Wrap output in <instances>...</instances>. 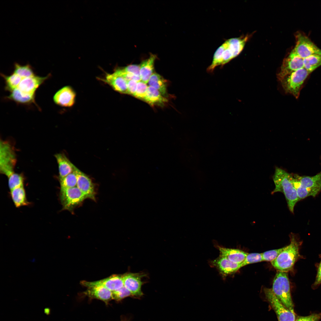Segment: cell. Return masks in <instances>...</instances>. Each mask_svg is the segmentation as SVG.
<instances>
[{
	"label": "cell",
	"instance_id": "8",
	"mask_svg": "<svg viewBox=\"0 0 321 321\" xmlns=\"http://www.w3.org/2000/svg\"><path fill=\"white\" fill-rule=\"evenodd\" d=\"M59 197L63 209L70 211L86 199L76 186L70 188H60Z\"/></svg>",
	"mask_w": 321,
	"mask_h": 321
},
{
	"label": "cell",
	"instance_id": "28",
	"mask_svg": "<svg viewBox=\"0 0 321 321\" xmlns=\"http://www.w3.org/2000/svg\"><path fill=\"white\" fill-rule=\"evenodd\" d=\"M1 74L5 80V89L11 92L18 87L22 79L21 77L14 73L9 76L3 74Z\"/></svg>",
	"mask_w": 321,
	"mask_h": 321
},
{
	"label": "cell",
	"instance_id": "1",
	"mask_svg": "<svg viewBox=\"0 0 321 321\" xmlns=\"http://www.w3.org/2000/svg\"><path fill=\"white\" fill-rule=\"evenodd\" d=\"M292 175L284 170L277 168L273 176L275 188L272 194L277 192L283 193L290 211L294 213V207L299 201L296 190L292 183Z\"/></svg>",
	"mask_w": 321,
	"mask_h": 321
},
{
	"label": "cell",
	"instance_id": "10",
	"mask_svg": "<svg viewBox=\"0 0 321 321\" xmlns=\"http://www.w3.org/2000/svg\"><path fill=\"white\" fill-rule=\"evenodd\" d=\"M296 43L292 51L303 59L314 55H321V49L306 36L301 33L296 35Z\"/></svg>",
	"mask_w": 321,
	"mask_h": 321
},
{
	"label": "cell",
	"instance_id": "37",
	"mask_svg": "<svg viewBox=\"0 0 321 321\" xmlns=\"http://www.w3.org/2000/svg\"><path fill=\"white\" fill-rule=\"evenodd\" d=\"M321 319V312L313 314L306 316L300 317L295 321H319Z\"/></svg>",
	"mask_w": 321,
	"mask_h": 321
},
{
	"label": "cell",
	"instance_id": "25",
	"mask_svg": "<svg viewBox=\"0 0 321 321\" xmlns=\"http://www.w3.org/2000/svg\"><path fill=\"white\" fill-rule=\"evenodd\" d=\"M148 83L150 86L158 90L165 97L168 96L166 81L160 75L153 73L150 78Z\"/></svg>",
	"mask_w": 321,
	"mask_h": 321
},
{
	"label": "cell",
	"instance_id": "22",
	"mask_svg": "<svg viewBox=\"0 0 321 321\" xmlns=\"http://www.w3.org/2000/svg\"><path fill=\"white\" fill-rule=\"evenodd\" d=\"M88 297L107 302L112 300V292L101 286H94L87 287L84 292Z\"/></svg>",
	"mask_w": 321,
	"mask_h": 321
},
{
	"label": "cell",
	"instance_id": "27",
	"mask_svg": "<svg viewBox=\"0 0 321 321\" xmlns=\"http://www.w3.org/2000/svg\"><path fill=\"white\" fill-rule=\"evenodd\" d=\"M304 67L310 74L321 65V55H314L303 59Z\"/></svg>",
	"mask_w": 321,
	"mask_h": 321
},
{
	"label": "cell",
	"instance_id": "15",
	"mask_svg": "<svg viewBox=\"0 0 321 321\" xmlns=\"http://www.w3.org/2000/svg\"><path fill=\"white\" fill-rule=\"evenodd\" d=\"M76 94L70 86L60 89L55 94L53 100L57 105L63 107H70L75 102Z\"/></svg>",
	"mask_w": 321,
	"mask_h": 321
},
{
	"label": "cell",
	"instance_id": "20",
	"mask_svg": "<svg viewBox=\"0 0 321 321\" xmlns=\"http://www.w3.org/2000/svg\"><path fill=\"white\" fill-rule=\"evenodd\" d=\"M55 157L58 166L59 180L62 179L73 171L75 166L64 154L57 153L55 155Z\"/></svg>",
	"mask_w": 321,
	"mask_h": 321
},
{
	"label": "cell",
	"instance_id": "11",
	"mask_svg": "<svg viewBox=\"0 0 321 321\" xmlns=\"http://www.w3.org/2000/svg\"><path fill=\"white\" fill-rule=\"evenodd\" d=\"M303 67V59L292 50L289 56L284 60L280 70L277 74V78L280 81L288 75Z\"/></svg>",
	"mask_w": 321,
	"mask_h": 321
},
{
	"label": "cell",
	"instance_id": "14",
	"mask_svg": "<svg viewBox=\"0 0 321 321\" xmlns=\"http://www.w3.org/2000/svg\"><path fill=\"white\" fill-rule=\"evenodd\" d=\"M143 273H126L122 275L124 286L132 295L141 296L143 295L141 287L143 283L141 278L145 276Z\"/></svg>",
	"mask_w": 321,
	"mask_h": 321
},
{
	"label": "cell",
	"instance_id": "30",
	"mask_svg": "<svg viewBox=\"0 0 321 321\" xmlns=\"http://www.w3.org/2000/svg\"><path fill=\"white\" fill-rule=\"evenodd\" d=\"M59 180L61 188H70L76 186L77 178L74 170L72 172Z\"/></svg>",
	"mask_w": 321,
	"mask_h": 321
},
{
	"label": "cell",
	"instance_id": "17",
	"mask_svg": "<svg viewBox=\"0 0 321 321\" xmlns=\"http://www.w3.org/2000/svg\"><path fill=\"white\" fill-rule=\"evenodd\" d=\"M211 263L223 276H225L236 272L242 268L241 264L233 262L220 255L212 261Z\"/></svg>",
	"mask_w": 321,
	"mask_h": 321
},
{
	"label": "cell",
	"instance_id": "36",
	"mask_svg": "<svg viewBox=\"0 0 321 321\" xmlns=\"http://www.w3.org/2000/svg\"><path fill=\"white\" fill-rule=\"evenodd\" d=\"M121 68L123 71L126 72L130 73L136 75L140 77L139 65L135 64H130Z\"/></svg>",
	"mask_w": 321,
	"mask_h": 321
},
{
	"label": "cell",
	"instance_id": "21",
	"mask_svg": "<svg viewBox=\"0 0 321 321\" xmlns=\"http://www.w3.org/2000/svg\"><path fill=\"white\" fill-rule=\"evenodd\" d=\"M156 56L151 54L147 59L141 62L140 67V74L141 81L145 84L148 83L150 77L153 73L155 62Z\"/></svg>",
	"mask_w": 321,
	"mask_h": 321
},
{
	"label": "cell",
	"instance_id": "34",
	"mask_svg": "<svg viewBox=\"0 0 321 321\" xmlns=\"http://www.w3.org/2000/svg\"><path fill=\"white\" fill-rule=\"evenodd\" d=\"M132 294L124 286L122 288L112 292V300H119L127 297L130 296Z\"/></svg>",
	"mask_w": 321,
	"mask_h": 321
},
{
	"label": "cell",
	"instance_id": "31",
	"mask_svg": "<svg viewBox=\"0 0 321 321\" xmlns=\"http://www.w3.org/2000/svg\"><path fill=\"white\" fill-rule=\"evenodd\" d=\"M8 178V185L10 190L17 187L24 186V178L21 174L14 172Z\"/></svg>",
	"mask_w": 321,
	"mask_h": 321
},
{
	"label": "cell",
	"instance_id": "18",
	"mask_svg": "<svg viewBox=\"0 0 321 321\" xmlns=\"http://www.w3.org/2000/svg\"><path fill=\"white\" fill-rule=\"evenodd\" d=\"M103 80L114 90L121 93L127 94V81L115 72L106 74Z\"/></svg>",
	"mask_w": 321,
	"mask_h": 321
},
{
	"label": "cell",
	"instance_id": "24",
	"mask_svg": "<svg viewBox=\"0 0 321 321\" xmlns=\"http://www.w3.org/2000/svg\"><path fill=\"white\" fill-rule=\"evenodd\" d=\"M7 98L20 103L29 104L33 103H35V94L23 92L18 87L12 91Z\"/></svg>",
	"mask_w": 321,
	"mask_h": 321
},
{
	"label": "cell",
	"instance_id": "7",
	"mask_svg": "<svg viewBox=\"0 0 321 321\" xmlns=\"http://www.w3.org/2000/svg\"><path fill=\"white\" fill-rule=\"evenodd\" d=\"M309 74L303 67L288 75L280 81L286 93L291 94L298 98L302 86Z\"/></svg>",
	"mask_w": 321,
	"mask_h": 321
},
{
	"label": "cell",
	"instance_id": "40",
	"mask_svg": "<svg viewBox=\"0 0 321 321\" xmlns=\"http://www.w3.org/2000/svg\"><path fill=\"white\" fill-rule=\"evenodd\" d=\"M49 312H50V309H48V308H47V309H45V313L46 314H49Z\"/></svg>",
	"mask_w": 321,
	"mask_h": 321
},
{
	"label": "cell",
	"instance_id": "4",
	"mask_svg": "<svg viewBox=\"0 0 321 321\" xmlns=\"http://www.w3.org/2000/svg\"><path fill=\"white\" fill-rule=\"evenodd\" d=\"M292 180L299 201L315 197L321 190V172L312 176L292 175Z\"/></svg>",
	"mask_w": 321,
	"mask_h": 321
},
{
	"label": "cell",
	"instance_id": "13",
	"mask_svg": "<svg viewBox=\"0 0 321 321\" xmlns=\"http://www.w3.org/2000/svg\"><path fill=\"white\" fill-rule=\"evenodd\" d=\"M74 171L77 178L76 187L84 194L86 198L95 200V187L91 180L75 166Z\"/></svg>",
	"mask_w": 321,
	"mask_h": 321
},
{
	"label": "cell",
	"instance_id": "35",
	"mask_svg": "<svg viewBox=\"0 0 321 321\" xmlns=\"http://www.w3.org/2000/svg\"><path fill=\"white\" fill-rule=\"evenodd\" d=\"M148 86L146 84L141 81L137 82V87L134 96L144 100L146 96Z\"/></svg>",
	"mask_w": 321,
	"mask_h": 321
},
{
	"label": "cell",
	"instance_id": "33",
	"mask_svg": "<svg viewBox=\"0 0 321 321\" xmlns=\"http://www.w3.org/2000/svg\"><path fill=\"white\" fill-rule=\"evenodd\" d=\"M284 248V247L262 253L263 261L272 262L277 258Z\"/></svg>",
	"mask_w": 321,
	"mask_h": 321
},
{
	"label": "cell",
	"instance_id": "12",
	"mask_svg": "<svg viewBox=\"0 0 321 321\" xmlns=\"http://www.w3.org/2000/svg\"><path fill=\"white\" fill-rule=\"evenodd\" d=\"M81 284L88 287L94 286H101L111 292L116 290L124 286L122 275L113 274L107 278L96 281L89 282L82 281Z\"/></svg>",
	"mask_w": 321,
	"mask_h": 321
},
{
	"label": "cell",
	"instance_id": "5",
	"mask_svg": "<svg viewBox=\"0 0 321 321\" xmlns=\"http://www.w3.org/2000/svg\"><path fill=\"white\" fill-rule=\"evenodd\" d=\"M272 290L288 309L294 312L289 280L287 272L278 271L274 277Z\"/></svg>",
	"mask_w": 321,
	"mask_h": 321
},
{
	"label": "cell",
	"instance_id": "9",
	"mask_svg": "<svg viewBox=\"0 0 321 321\" xmlns=\"http://www.w3.org/2000/svg\"><path fill=\"white\" fill-rule=\"evenodd\" d=\"M264 291L266 299L277 315L278 321H295L294 312L284 306L273 293L271 288H265Z\"/></svg>",
	"mask_w": 321,
	"mask_h": 321
},
{
	"label": "cell",
	"instance_id": "29",
	"mask_svg": "<svg viewBox=\"0 0 321 321\" xmlns=\"http://www.w3.org/2000/svg\"><path fill=\"white\" fill-rule=\"evenodd\" d=\"M13 73L18 75L22 79L34 75L32 67L28 64L22 65L15 63Z\"/></svg>",
	"mask_w": 321,
	"mask_h": 321
},
{
	"label": "cell",
	"instance_id": "39",
	"mask_svg": "<svg viewBox=\"0 0 321 321\" xmlns=\"http://www.w3.org/2000/svg\"><path fill=\"white\" fill-rule=\"evenodd\" d=\"M321 284V259L319 263L317 273L313 286H316Z\"/></svg>",
	"mask_w": 321,
	"mask_h": 321
},
{
	"label": "cell",
	"instance_id": "3",
	"mask_svg": "<svg viewBox=\"0 0 321 321\" xmlns=\"http://www.w3.org/2000/svg\"><path fill=\"white\" fill-rule=\"evenodd\" d=\"M242 50L241 43L236 38L227 40L216 51L212 62L207 69V72L212 73L218 66L223 67L238 56Z\"/></svg>",
	"mask_w": 321,
	"mask_h": 321
},
{
	"label": "cell",
	"instance_id": "16",
	"mask_svg": "<svg viewBox=\"0 0 321 321\" xmlns=\"http://www.w3.org/2000/svg\"><path fill=\"white\" fill-rule=\"evenodd\" d=\"M50 76V74L44 77L34 75L32 76L23 78L18 88L23 92L35 94L37 89Z\"/></svg>",
	"mask_w": 321,
	"mask_h": 321
},
{
	"label": "cell",
	"instance_id": "6",
	"mask_svg": "<svg viewBox=\"0 0 321 321\" xmlns=\"http://www.w3.org/2000/svg\"><path fill=\"white\" fill-rule=\"evenodd\" d=\"M17 162L14 146L9 141L1 140L0 142V171L8 177L14 173Z\"/></svg>",
	"mask_w": 321,
	"mask_h": 321
},
{
	"label": "cell",
	"instance_id": "23",
	"mask_svg": "<svg viewBox=\"0 0 321 321\" xmlns=\"http://www.w3.org/2000/svg\"><path fill=\"white\" fill-rule=\"evenodd\" d=\"M144 100L152 106H162L168 101L166 97L155 89L148 86Z\"/></svg>",
	"mask_w": 321,
	"mask_h": 321
},
{
	"label": "cell",
	"instance_id": "2",
	"mask_svg": "<svg viewBox=\"0 0 321 321\" xmlns=\"http://www.w3.org/2000/svg\"><path fill=\"white\" fill-rule=\"evenodd\" d=\"M290 243L284 247L283 251L271 262L278 271L287 272L292 270L295 262L300 257L299 249L301 243L295 234L290 235Z\"/></svg>",
	"mask_w": 321,
	"mask_h": 321
},
{
	"label": "cell",
	"instance_id": "19",
	"mask_svg": "<svg viewBox=\"0 0 321 321\" xmlns=\"http://www.w3.org/2000/svg\"><path fill=\"white\" fill-rule=\"evenodd\" d=\"M220 255L235 263L241 264L248 253L241 250L218 246Z\"/></svg>",
	"mask_w": 321,
	"mask_h": 321
},
{
	"label": "cell",
	"instance_id": "38",
	"mask_svg": "<svg viewBox=\"0 0 321 321\" xmlns=\"http://www.w3.org/2000/svg\"><path fill=\"white\" fill-rule=\"evenodd\" d=\"M137 82L134 80L127 81V94L134 96L136 93Z\"/></svg>",
	"mask_w": 321,
	"mask_h": 321
},
{
	"label": "cell",
	"instance_id": "32",
	"mask_svg": "<svg viewBox=\"0 0 321 321\" xmlns=\"http://www.w3.org/2000/svg\"><path fill=\"white\" fill-rule=\"evenodd\" d=\"M263 261L262 253H248L241 265L242 267L247 265Z\"/></svg>",
	"mask_w": 321,
	"mask_h": 321
},
{
	"label": "cell",
	"instance_id": "26",
	"mask_svg": "<svg viewBox=\"0 0 321 321\" xmlns=\"http://www.w3.org/2000/svg\"><path fill=\"white\" fill-rule=\"evenodd\" d=\"M10 191L12 199L16 207H18L28 205L24 186L17 187Z\"/></svg>",
	"mask_w": 321,
	"mask_h": 321
}]
</instances>
